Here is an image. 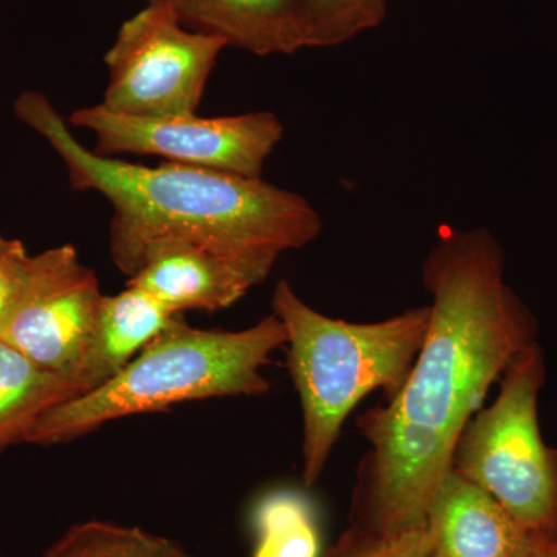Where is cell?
<instances>
[{"instance_id":"4fadbf2b","label":"cell","mask_w":557,"mask_h":557,"mask_svg":"<svg viewBox=\"0 0 557 557\" xmlns=\"http://www.w3.org/2000/svg\"><path fill=\"white\" fill-rule=\"evenodd\" d=\"M84 394L78 380L40 368L0 339V454L24 443L44 413Z\"/></svg>"},{"instance_id":"9a60e30c","label":"cell","mask_w":557,"mask_h":557,"mask_svg":"<svg viewBox=\"0 0 557 557\" xmlns=\"http://www.w3.org/2000/svg\"><path fill=\"white\" fill-rule=\"evenodd\" d=\"M42 557H196L177 544L137 527L106 520L75 523Z\"/></svg>"},{"instance_id":"ba28073f","label":"cell","mask_w":557,"mask_h":557,"mask_svg":"<svg viewBox=\"0 0 557 557\" xmlns=\"http://www.w3.org/2000/svg\"><path fill=\"white\" fill-rule=\"evenodd\" d=\"M102 298L100 281L81 262L78 249H46L33 256L27 281L0 322V339L40 368L78 380Z\"/></svg>"},{"instance_id":"ffe728a7","label":"cell","mask_w":557,"mask_h":557,"mask_svg":"<svg viewBox=\"0 0 557 557\" xmlns=\"http://www.w3.org/2000/svg\"><path fill=\"white\" fill-rule=\"evenodd\" d=\"M549 552H552L553 557H557V542L556 544L549 545Z\"/></svg>"},{"instance_id":"2e32d148","label":"cell","mask_w":557,"mask_h":557,"mask_svg":"<svg viewBox=\"0 0 557 557\" xmlns=\"http://www.w3.org/2000/svg\"><path fill=\"white\" fill-rule=\"evenodd\" d=\"M391 0H307V49H329L373 30Z\"/></svg>"},{"instance_id":"ac0fdd59","label":"cell","mask_w":557,"mask_h":557,"mask_svg":"<svg viewBox=\"0 0 557 557\" xmlns=\"http://www.w3.org/2000/svg\"><path fill=\"white\" fill-rule=\"evenodd\" d=\"M32 260L33 256L21 240L0 234V322L20 296L30 273Z\"/></svg>"},{"instance_id":"277c9868","label":"cell","mask_w":557,"mask_h":557,"mask_svg":"<svg viewBox=\"0 0 557 557\" xmlns=\"http://www.w3.org/2000/svg\"><path fill=\"white\" fill-rule=\"evenodd\" d=\"M271 306L287 333L289 373L302 405L304 482L313 486L358 403L376 388L386 401L401 391L426 338L431 306L354 324L311 309L285 278Z\"/></svg>"},{"instance_id":"5bb4252c","label":"cell","mask_w":557,"mask_h":557,"mask_svg":"<svg viewBox=\"0 0 557 557\" xmlns=\"http://www.w3.org/2000/svg\"><path fill=\"white\" fill-rule=\"evenodd\" d=\"M252 557H321L317 512L302 494L277 491L259 502L252 516Z\"/></svg>"},{"instance_id":"7a4b0ae2","label":"cell","mask_w":557,"mask_h":557,"mask_svg":"<svg viewBox=\"0 0 557 557\" xmlns=\"http://www.w3.org/2000/svg\"><path fill=\"white\" fill-rule=\"evenodd\" d=\"M14 115L58 153L73 189L109 201V251L127 277L153 248L182 242L209 249L259 285L281 255L307 247L321 234V215L309 201L262 177L100 156L73 135L39 91L22 94Z\"/></svg>"},{"instance_id":"e0dca14e","label":"cell","mask_w":557,"mask_h":557,"mask_svg":"<svg viewBox=\"0 0 557 557\" xmlns=\"http://www.w3.org/2000/svg\"><path fill=\"white\" fill-rule=\"evenodd\" d=\"M324 557H434L426 525L392 534L350 528Z\"/></svg>"},{"instance_id":"8fae6325","label":"cell","mask_w":557,"mask_h":557,"mask_svg":"<svg viewBox=\"0 0 557 557\" xmlns=\"http://www.w3.org/2000/svg\"><path fill=\"white\" fill-rule=\"evenodd\" d=\"M183 24L258 57L307 49V0H168Z\"/></svg>"},{"instance_id":"9c48e42d","label":"cell","mask_w":557,"mask_h":557,"mask_svg":"<svg viewBox=\"0 0 557 557\" xmlns=\"http://www.w3.org/2000/svg\"><path fill=\"white\" fill-rule=\"evenodd\" d=\"M426 530L434 557H522L545 544L453 468L429 504Z\"/></svg>"},{"instance_id":"30bf717a","label":"cell","mask_w":557,"mask_h":557,"mask_svg":"<svg viewBox=\"0 0 557 557\" xmlns=\"http://www.w3.org/2000/svg\"><path fill=\"white\" fill-rule=\"evenodd\" d=\"M127 284L145 289L174 314L225 310L256 287L225 259L182 242L153 248Z\"/></svg>"},{"instance_id":"3957f363","label":"cell","mask_w":557,"mask_h":557,"mask_svg":"<svg viewBox=\"0 0 557 557\" xmlns=\"http://www.w3.org/2000/svg\"><path fill=\"white\" fill-rule=\"evenodd\" d=\"M285 344L274 313L237 332L190 327L174 318L108 383L44 413L24 443L64 445L120 418L199 399L259 397L270 391L262 370Z\"/></svg>"},{"instance_id":"8992f818","label":"cell","mask_w":557,"mask_h":557,"mask_svg":"<svg viewBox=\"0 0 557 557\" xmlns=\"http://www.w3.org/2000/svg\"><path fill=\"white\" fill-rule=\"evenodd\" d=\"M226 47L211 33L186 30L168 0H152L121 25L106 53L109 81L100 104L146 119L197 113Z\"/></svg>"},{"instance_id":"44dd1931","label":"cell","mask_w":557,"mask_h":557,"mask_svg":"<svg viewBox=\"0 0 557 557\" xmlns=\"http://www.w3.org/2000/svg\"><path fill=\"white\" fill-rule=\"evenodd\" d=\"M149 2H152V0H149Z\"/></svg>"},{"instance_id":"6da1fadb","label":"cell","mask_w":557,"mask_h":557,"mask_svg":"<svg viewBox=\"0 0 557 557\" xmlns=\"http://www.w3.org/2000/svg\"><path fill=\"white\" fill-rule=\"evenodd\" d=\"M431 321L408 380L358 418L370 443L351 528L376 534L426 525L432 496L494 381L536 343V322L505 282V256L486 230H443L423 263Z\"/></svg>"},{"instance_id":"52a82bcc","label":"cell","mask_w":557,"mask_h":557,"mask_svg":"<svg viewBox=\"0 0 557 557\" xmlns=\"http://www.w3.org/2000/svg\"><path fill=\"white\" fill-rule=\"evenodd\" d=\"M67 123L90 132L100 156H153L249 178L262 177L267 159L284 138V124L273 112L146 119L97 104L75 110Z\"/></svg>"},{"instance_id":"d6986e66","label":"cell","mask_w":557,"mask_h":557,"mask_svg":"<svg viewBox=\"0 0 557 557\" xmlns=\"http://www.w3.org/2000/svg\"><path fill=\"white\" fill-rule=\"evenodd\" d=\"M549 545L552 544L537 545L536 548L531 549L530 553H527V555L522 557H553L552 552H549Z\"/></svg>"},{"instance_id":"5b68a950","label":"cell","mask_w":557,"mask_h":557,"mask_svg":"<svg viewBox=\"0 0 557 557\" xmlns=\"http://www.w3.org/2000/svg\"><path fill=\"white\" fill-rule=\"evenodd\" d=\"M544 381V354L533 343L502 373L496 401L465 428L453 469L496 498L530 536L555 544L557 450L542 440L537 417Z\"/></svg>"},{"instance_id":"7c38bea8","label":"cell","mask_w":557,"mask_h":557,"mask_svg":"<svg viewBox=\"0 0 557 557\" xmlns=\"http://www.w3.org/2000/svg\"><path fill=\"white\" fill-rule=\"evenodd\" d=\"M177 317L135 285L104 295L94 338L76 373L86 394L126 368Z\"/></svg>"}]
</instances>
